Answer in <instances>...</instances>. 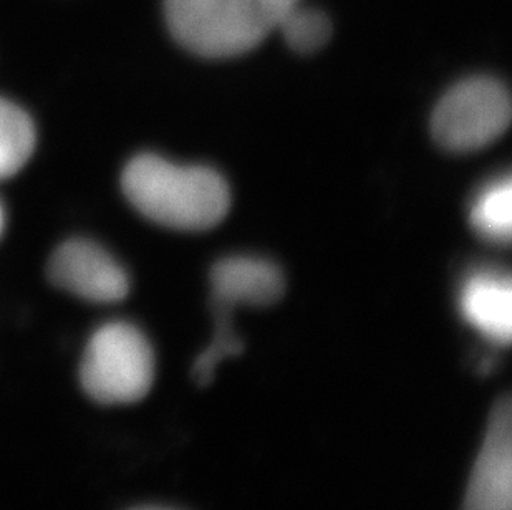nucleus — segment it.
I'll list each match as a JSON object with an SVG mask.
<instances>
[{"mask_svg": "<svg viewBox=\"0 0 512 510\" xmlns=\"http://www.w3.org/2000/svg\"><path fill=\"white\" fill-rule=\"evenodd\" d=\"M133 510H174L168 509V507H138V509Z\"/></svg>", "mask_w": 512, "mask_h": 510, "instance_id": "14", "label": "nucleus"}, {"mask_svg": "<svg viewBox=\"0 0 512 510\" xmlns=\"http://www.w3.org/2000/svg\"><path fill=\"white\" fill-rule=\"evenodd\" d=\"M4 209H2V206H0V234H2V231H4Z\"/></svg>", "mask_w": 512, "mask_h": 510, "instance_id": "13", "label": "nucleus"}, {"mask_svg": "<svg viewBox=\"0 0 512 510\" xmlns=\"http://www.w3.org/2000/svg\"><path fill=\"white\" fill-rule=\"evenodd\" d=\"M121 188L136 211L178 231H208L228 216L231 193L223 176L206 166H179L156 154L131 159Z\"/></svg>", "mask_w": 512, "mask_h": 510, "instance_id": "1", "label": "nucleus"}, {"mask_svg": "<svg viewBox=\"0 0 512 510\" xmlns=\"http://www.w3.org/2000/svg\"><path fill=\"white\" fill-rule=\"evenodd\" d=\"M80 378L88 395L102 405L143 400L155 380L150 342L130 323L103 325L88 343Z\"/></svg>", "mask_w": 512, "mask_h": 510, "instance_id": "3", "label": "nucleus"}, {"mask_svg": "<svg viewBox=\"0 0 512 510\" xmlns=\"http://www.w3.org/2000/svg\"><path fill=\"white\" fill-rule=\"evenodd\" d=\"M49 277L60 289L97 304L120 302L130 292V280L118 260L87 239L58 247L49 262Z\"/></svg>", "mask_w": 512, "mask_h": 510, "instance_id": "5", "label": "nucleus"}, {"mask_svg": "<svg viewBox=\"0 0 512 510\" xmlns=\"http://www.w3.org/2000/svg\"><path fill=\"white\" fill-rule=\"evenodd\" d=\"M285 42L294 52L314 53L322 49L332 37V24L322 10L295 4L282 17L277 27Z\"/></svg>", "mask_w": 512, "mask_h": 510, "instance_id": "11", "label": "nucleus"}, {"mask_svg": "<svg viewBox=\"0 0 512 510\" xmlns=\"http://www.w3.org/2000/svg\"><path fill=\"white\" fill-rule=\"evenodd\" d=\"M231 313L226 308L214 307L216 333H214L213 342L194 365V378L198 380L199 385H209L219 363L241 353L242 342L232 328Z\"/></svg>", "mask_w": 512, "mask_h": 510, "instance_id": "12", "label": "nucleus"}, {"mask_svg": "<svg viewBox=\"0 0 512 510\" xmlns=\"http://www.w3.org/2000/svg\"><path fill=\"white\" fill-rule=\"evenodd\" d=\"M35 148V128L22 108L0 98V179L24 168Z\"/></svg>", "mask_w": 512, "mask_h": 510, "instance_id": "10", "label": "nucleus"}, {"mask_svg": "<svg viewBox=\"0 0 512 510\" xmlns=\"http://www.w3.org/2000/svg\"><path fill=\"white\" fill-rule=\"evenodd\" d=\"M464 320L496 345H509L512 335V287L508 274L479 270L469 275L459 294Z\"/></svg>", "mask_w": 512, "mask_h": 510, "instance_id": "8", "label": "nucleus"}, {"mask_svg": "<svg viewBox=\"0 0 512 510\" xmlns=\"http://www.w3.org/2000/svg\"><path fill=\"white\" fill-rule=\"evenodd\" d=\"M300 0H165L171 34L189 52L228 58L251 52Z\"/></svg>", "mask_w": 512, "mask_h": 510, "instance_id": "2", "label": "nucleus"}, {"mask_svg": "<svg viewBox=\"0 0 512 510\" xmlns=\"http://www.w3.org/2000/svg\"><path fill=\"white\" fill-rule=\"evenodd\" d=\"M463 510H512V406L494 405L483 446L469 477Z\"/></svg>", "mask_w": 512, "mask_h": 510, "instance_id": "6", "label": "nucleus"}, {"mask_svg": "<svg viewBox=\"0 0 512 510\" xmlns=\"http://www.w3.org/2000/svg\"><path fill=\"white\" fill-rule=\"evenodd\" d=\"M511 97L503 83L488 77L468 78L448 90L436 105L431 131L451 153H473L493 145L511 125Z\"/></svg>", "mask_w": 512, "mask_h": 510, "instance_id": "4", "label": "nucleus"}, {"mask_svg": "<svg viewBox=\"0 0 512 510\" xmlns=\"http://www.w3.org/2000/svg\"><path fill=\"white\" fill-rule=\"evenodd\" d=\"M474 232L484 241L506 246L512 232V184L508 174L484 186L469 211Z\"/></svg>", "mask_w": 512, "mask_h": 510, "instance_id": "9", "label": "nucleus"}, {"mask_svg": "<svg viewBox=\"0 0 512 510\" xmlns=\"http://www.w3.org/2000/svg\"><path fill=\"white\" fill-rule=\"evenodd\" d=\"M213 307H269L284 295V275L277 265L257 257H228L211 270Z\"/></svg>", "mask_w": 512, "mask_h": 510, "instance_id": "7", "label": "nucleus"}]
</instances>
